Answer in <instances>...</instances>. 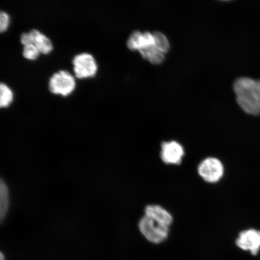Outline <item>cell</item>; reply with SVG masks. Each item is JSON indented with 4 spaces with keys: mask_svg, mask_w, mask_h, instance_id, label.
Listing matches in <instances>:
<instances>
[{
    "mask_svg": "<svg viewBox=\"0 0 260 260\" xmlns=\"http://www.w3.org/2000/svg\"><path fill=\"white\" fill-rule=\"evenodd\" d=\"M237 104L248 115H260V80L242 77L234 84Z\"/></svg>",
    "mask_w": 260,
    "mask_h": 260,
    "instance_id": "1",
    "label": "cell"
},
{
    "mask_svg": "<svg viewBox=\"0 0 260 260\" xmlns=\"http://www.w3.org/2000/svg\"><path fill=\"white\" fill-rule=\"evenodd\" d=\"M139 229L148 241L160 243L167 238L169 226L162 225L148 216H143L139 222Z\"/></svg>",
    "mask_w": 260,
    "mask_h": 260,
    "instance_id": "2",
    "label": "cell"
},
{
    "mask_svg": "<svg viewBox=\"0 0 260 260\" xmlns=\"http://www.w3.org/2000/svg\"><path fill=\"white\" fill-rule=\"evenodd\" d=\"M198 174L207 183H216L223 176L224 167L218 158L207 157L198 165Z\"/></svg>",
    "mask_w": 260,
    "mask_h": 260,
    "instance_id": "3",
    "label": "cell"
},
{
    "mask_svg": "<svg viewBox=\"0 0 260 260\" xmlns=\"http://www.w3.org/2000/svg\"><path fill=\"white\" fill-rule=\"evenodd\" d=\"M76 87V81L72 75L65 71L55 73L49 82V89L56 95L66 96L72 93Z\"/></svg>",
    "mask_w": 260,
    "mask_h": 260,
    "instance_id": "4",
    "label": "cell"
},
{
    "mask_svg": "<svg viewBox=\"0 0 260 260\" xmlns=\"http://www.w3.org/2000/svg\"><path fill=\"white\" fill-rule=\"evenodd\" d=\"M73 63L75 75L78 79L93 77L95 76L98 67L95 58L88 53H82L74 57Z\"/></svg>",
    "mask_w": 260,
    "mask_h": 260,
    "instance_id": "5",
    "label": "cell"
},
{
    "mask_svg": "<svg viewBox=\"0 0 260 260\" xmlns=\"http://www.w3.org/2000/svg\"><path fill=\"white\" fill-rule=\"evenodd\" d=\"M184 155V147L178 142L170 141L162 143L160 157L165 164L180 165L183 161Z\"/></svg>",
    "mask_w": 260,
    "mask_h": 260,
    "instance_id": "6",
    "label": "cell"
},
{
    "mask_svg": "<svg viewBox=\"0 0 260 260\" xmlns=\"http://www.w3.org/2000/svg\"><path fill=\"white\" fill-rule=\"evenodd\" d=\"M236 245L244 251L256 255L260 249V232L254 229L243 231L236 240Z\"/></svg>",
    "mask_w": 260,
    "mask_h": 260,
    "instance_id": "7",
    "label": "cell"
},
{
    "mask_svg": "<svg viewBox=\"0 0 260 260\" xmlns=\"http://www.w3.org/2000/svg\"><path fill=\"white\" fill-rule=\"evenodd\" d=\"M21 42L23 45L34 44L40 53L44 54L51 53L53 49L51 41L37 30H32L28 34H22L21 37Z\"/></svg>",
    "mask_w": 260,
    "mask_h": 260,
    "instance_id": "8",
    "label": "cell"
},
{
    "mask_svg": "<svg viewBox=\"0 0 260 260\" xmlns=\"http://www.w3.org/2000/svg\"><path fill=\"white\" fill-rule=\"evenodd\" d=\"M152 45H154L153 35L149 32L135 31L127 41V47L132 51H139Z\"/></svg>",
    "mask_w": 260,
    "mask_h": 260,
    "instance_id": "9",
    "label": "cell"
},
{
    "mask_svg": "<svg viewBox=\"0 0 260 260\" xmlns=\"http://www.w3.org/2000/svg\"><path fill=\"white\" fill-rule=\"evenodd\" d=\"M145 215L169 227L173 222L172 214L164 207L157 204H150L146 206Z\"/></svg>",
    "mask_w": 260,
    "mask_h": 260,
    "instance_id": "10",
    "label": "cell"
},
{
    "mask_svg": "<svg viewBox=\"0 0 260 260\" xmlns=\"http://www.w3.org/2000/svg\"><path fill=\"white\" fill-rule=\"evenodd\" d=\"M139 52L143 58L152 64H160L164 62L165 59V54L158 50L154 45L142 49Z\"/></svg>",
    "mask_w": 260,
    "mask_h": 260,
    "instance_id": "11",
    "label": "cell"
},
{
    "mask_svg": "<svg viewBox=\"0 0 260 260\" xmlns=\"http://www.w3.org/2000/svg\"><path fill=\"white\" fill-rule=\"evenodd\" d=\"M9 207V192L7 185L0 178V223L5 218Z\"/></svg>",
    "mask_w": 260,
    "mask_h": 260,
    "instance_id": "12",
    "label": "cell"
},
{
    "mask_svg": "<svg viewBox=\"0 0 260 260\" xmlns=\"http://www.w3.org/2000/svg\"><path fill=\"white\" fill-rule=\"evenodd\" d=\"M152 35L154 47L162 53H168L170 49V44L167 37L160 31H155Z\"/></svg>",
    "mask_w": 260,
    "mask_h": 260,
    "instance_id": "13",
    "label": "cell"
},
{
    "mask_svg": "<svg viewBox=\"0 0 260 260\" xmlns=\"http://www.w3.org/2000/svg\"><path fill=\"white\" fill-rule=\"evenodd\" d=\"M14 100V93L6 84L0 83V108L8 107Z\"/></svg>",
    "mask_w": 260,
    "mask_h": 260,
    "instance_id": "14",
    "label": "cell"
},
{
    "mask_svg": "<svg viewBox=\"0 0 260 260\" xmlns=\"http://www.w3.org/2000/svg\"><path fill=\"white\" fill-rule=\"evenodd\" d=\"M40 51L34 44L24 45L23 56L27 59L34 60L40 56Z\"/></svg>",
    "mask_w": 260,
    "mask_h": 260,
    "instance_id": "15",
    "label": "cell"
},
{
    "mask_svg": "<svg viewBox=\"0 0 260 260\" xmlns=\"http://www.w3.org/2000/svg\"><path fill=\"white\" fill-rule=\"evenodd\" d=\"M10 18L7 13L0 11V34L8 30Z\"/></svg>",
    "mask_w": 260,
    "mask_h": 260,
    "instance_id": "16",
    "label": "cell"
},
{
    "mask_svg": "<svg viewBox=\"0 0 260 260\" xmlns=\"http://www.w3.org/2000/svg\"><path fill=\"white\" fill-rule=\"evenodd\" d=\"M0 260H5V256L2 252H0Z\"/></svg>",
    "mask_w": 260,
    "mask_h": 260,
    "instance_id": "17",
    "label": "cell"
}]
</instances>
